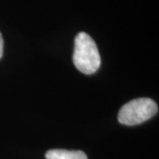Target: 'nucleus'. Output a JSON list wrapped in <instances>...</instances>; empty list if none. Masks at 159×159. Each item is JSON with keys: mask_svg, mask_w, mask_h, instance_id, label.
Wrapping results in <instances>:
<instances>
[{"mask_svg": "<svg viewBox=\"0 0 159 159\" xmlns=\"http://www.w3.org/2000/svg\"><path fill=\"white\" fill-rule=\"evenodd\" d=\"M73 61L75 67L87 75L95 74L101 66L97 43L85 32H80L74 39Z\"/></svg>", "mask_w": 159, "mask_h": 159, "instance_id": "nucleus-1", "label": "nucleus"}, {"mask_svg": "<svg viewBox=\"0 0 159 159\" xmlns=\"http://www.w3.org/2000/svg\"><path fill=\"white\" fill-rule=\"evenodd\" d=\"M158 111V106L150 98L134 99L124 104L119 111L118 120L125 125H140L151 119Z\"/></svg>", "mask_w": 159, "mask_h": 159, "instance_id": "nucleus-2", "label": "nucleus"}, {"mask_svg": "<svg viewBox=\"0 0 159 159\" xmlns=\"http://www.w3.org/2000/svg\"><path fill=\"white\" fill-rule=\"evenodd\" d=\"M46 159H88V157L81 150L51 149L45 154Z\"/></svg>", "mask_w": 159, "mask_h": 159, "instance_id": "nucleus-3", "label": "nucleus"}, {"mask_svg": "<svg viewBox=\"0 0 159 159\" xmlns=\"http://www.w3.org/2000/svg\"><path fill=\"white\" fill-rule=\"evenodd\" d=\"M3 52H4V39H3L2 34L0 33V59L3 56Z\"/></svg>", "mask_w": 159, "mask_h": 159, "instance_id": "nucleus-4", "label": "nucleus"}]
</instances>
